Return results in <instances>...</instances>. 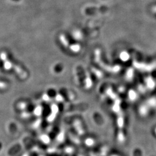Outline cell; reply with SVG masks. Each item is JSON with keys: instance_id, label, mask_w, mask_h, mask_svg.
Listing matches in <instances>:
<instances>
[{"instance_id": "obj_1", "label": "cell", "mask_w": 156, "mask_h": 156, "mask_svg": "<svg viewBox=\"0 0 156 156\" xmlns=\"http://www.w3.org/2000/svg\"><path fill=\"white\" fill-rule=\"evenodd\" d=\"M2 58H4V59H5L6 60H7V62L9 63V65H11V67H13L15 68L16 72L17 73H19V75L20 76V77H22L23 78H25L27 77V73H26L24 70H23V69H22L19 66H15L16 64H13L11 61H10V60L9 61L8 59L6 58L5 53H3L2 55Z\"/></svg>"}, {"instance_id": "obj_2", "label": "cell", "mask_w": 156, "mask_h": 156, "mask_svg": "<svg viewBox=\"0 0 156 156\" xmlns=\"http://www.w3.org/2000/svg\"><path fill=\"white\" fill-rule=\"evenodd\" d=\"M86 144L89 146L93 145V140L91 139H88L86 140Z\"/></svg>"}]
</instances>
